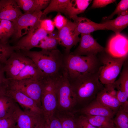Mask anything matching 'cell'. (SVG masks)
Segmentation results:
<instances>
[{"label":"cell","instance_id":"cell-1","mask_svg":"<svg viewBox=\"0 0 128 128\" xmlns=\"http://www.w3.org/2000/svg\"><path fill=\"white\" fill-rule=\"evenodd\" d=\"M35 64L43 77L55 79L64 71V54L57 49L20 51Z\"/></svg>","mask_w":128,"mask_h":128},{"label":"cell","instance_id":"cell-2","mask_svg":"<svg viewBox=\"0 0 128 128\" xmlns=\"http://www.w3.org/2000/svg\"><path fill=\"white\" fill-rule=\"evenodd\" d=\"M101 67L96 72L82 74L69 79L77 104H85L86 105L103 89L99 79Z\"/></svg>","mask_w":128,"mask_h":128},{"label":"cell","instance_id":"cell-3","mask_svg":"<svg viewBox=\"0 0 128 128\" xmlns=\"http://www.w3.org/2000/svg\"><path fill=\"white\" fill-rule=\"evenodd\" d=\"M102 66L97 56L64 54V66L69 79L82 74L98 71Z\"/></svg>","mask_w":128,"mask_h":128},{"label":"cell","instance_id":"cell-4","mask_svg":"<svg viewBox=\"0 0 128 128\" xmlns=\"http://www.w3.org/2000/svg\"><path fill=\"white\" fill-rule=\"evenodd\" d=\"M97 56L102 64L99 77L100 81L104 85L113 84L124 63L128 59V56L115 58L105 51L98 54Z\"/></svg>","mask_w":128,"mask_h":128},{"label":"cell","instance_id":"cell-5","mask_svg":"<svg viewBox=\"0 0 128 128\" xmlns=\"http://www.w3.org/2000/svg\"><path fill=\"white\" fill-rule=\"evenodd\" d=\"M55 83L57 107L63 111L71 110L77 104V102L65 69L61 75L55 79Z\"/></svg>","mask_w":128,"mask_h":128},{"label":"cell","instance_id":"cell-6","mask_svg":"<svg viewBox=\"0 0 128 128\" xmlns=\"http://www.w3.org/2000/svg\"><path fill=\"white\" fill-rule=\"evenodd\" d=\"M41 98V109L44 117L49 119L54 115L57 107L55 79L43 77Z\"/></svg>","mask_w":128,"mask_h":128},{"label":"cell","instance_id":"cell-7","mask_svg":"<svg viewBox=\"0 0 128 128\" xmlns=\"http://www.w3.org/2000/svg\"><path fill=\"white\" fill-rule=\"evenodd\" d=\"M42 16L41 11L24 13L17 19L12 22L14 31L13 36L14 40L18 41L29 33L38 23Z\"/></svg>","mask_w":128,"mask_h":128},{"label":"cell","instance_id":"cell-8","mask_svg":"<svg viewBox=\"0 0 128 128\" xmlns=\"http://www.w3.org/2000/svg\"><path fill=\"white\" fill-rule=\"evenodd\" d=\"M42 78L40 79H29L18 81L9 80L14 86L33 99L41 109Z\"/></svg>","mask_w":128,"mask_h":128},{"label":"cell","instance_id":"cell-9","mask_svg":"<svg viewBox=\"0 0 128 128\" xmlns=\"http://www.w3.org/2000/svg\"><path fill=\"white\" fill-rule=\"evenodd\" d=\"M32 62L20 51H15L7 59L4 65L6 78L9 79L15 80L24 67Z\"/></svg>","mask_w":128,"mask_h":128},{"label":"cell","instance_id":"cell-10","mask_svg":"<svg viewBox=\"0 0 128 128\" xmlns=\"http://www.w3.org/2000/svg\"><path fill=\"white\" fill-rule=\"evenodd\" d=\"M48 34L40 27L39 22L29 33L17 41L14 46L16 48V51L30 50L36 47Z\"/></svg>","mask_w":128,"mask_h":128},{"label":"cell","instance_id":"cell-11","mask_svg":"<svg viewBox=\"0 0 128 128\" xmlns=\"http://www.w3.org/2000/svg\"><path fill=\"white\" fill-rule=\"evenodd\" d=\"M5 93L12 98L24 111L42 114L41 109L35 102L14 86L9 80Z\"/></svg>","mask_w":128,"mask_h":128},{"label":"cell","instance_id":"cell-12","mask_svg":"<svg viewBox=\"0 0 128 128\" xmlns=\"http://www.w3.org/2000/svg\"><path fill=\"white\" fill-rule=\"evenodd\" d=\"M81 34L78 46L70 53L78 56H92L105 51V48L100 45L91 34Z\"/></svg>","mask_w":128,"mask_h":128},{"label":"cell","instance_id":"cell-13","mask_svg":"<svg viewBox=\"0 0 128 128\" xmlns=\"http://www.w3.org/2000/svg\"><path fill=\"white\" fill-rule=\"evenodd\" d=\"M75 28L74 23L69 20L66 25L58 31V44L65 48V55L69 54L72 47L80 41V38L76 35Z\"/></svg>","mask_w":128,"mask_h":128},{"label":"cell","instance_id":"cell-14","mask_svg":"<svg viewBox=\"0 0 128 128\" xmlns=\"http://www.w3.org/2000/svg\"><path fill=\"white\" fill-rule=\"evenodd\" d=\"M16 118L15 128H39L45 121L43 114L26 112L20 107L16 112Z\"/></svg>","mask_w":128,"mask_h":128},{"label":"cell","instance_id":"cell-15","mask_svg":"<svg viewBox=\"0 0 128 128\" xmlns=\"http://www.w3.org/2000/svg\"><path fill=\"white\" fill-rule=\"evenodd\" d=\"M128 39L120 33L115 34L109 41L105 51L113 57L128 56Z\"/></svg>","mask_w":128,"mask_h":128},{"label":"cell","instance_id":"cell-16","mask_svg":"<svg viewBox=\"0 0 128 128\" xmlns=\"http://www.w3.org/2000/svg\"><path fill=\"white\" fill-rule=\"evenodd\" d=\"M72 19L75 25V33L78 36L80 34H90L96 31L106 30L104 24L95 23L86 17L76 15Z\"/></svg>","mask_w":128,"mask_h":128},{"label":"cell","instance_id":"cell-17","mask_svg":"<svg viewBox=\"0 0 128 128\" xmlns=\"http://www.w3.org/2000/svg\"><path fill=\"white\" fill-rule=\"evenodd\" d=\"M83 115L103 116L114 119L115 113L111 110L102 105L95 99L80 110Z\"/></svg>","mask_w":128,"mask_h":128},{"label":"cell","instance_id":"cell-18","mask_svg":"<svg viewBox=\"0 0 128 128\" xmlns=\"http://www.w3.org/2000/svg\"><path fill=\"white\" fill-rule=\"evenodd\" d=\"M23 14L15 0H6L0 10V19L12 22Z\"/></svg>","mask_w":128,"mask_h":128},{"label":"cell","instance_id":"cell-19","mask_svg":"<svg viewBox=\"0 0 128 128\" xmlns=\"http://www.w3.org/2000/svg\"><path fill=\"white\" fill-rule=\"evenodd\" d=\"M19 107L10 96L6 93L0 94V118L15 114Z\"/></svg>","mask_w":128,"mask_h":128},{"label":"cell","instance_id":"cell-20","mask_svg":"<svg viewBox=\"0 0 128 128\" xmlns=\"http://www.w3.org/2000/svg\"><path fill=\"white\" fill-rule=\"evenodd\" d=\"M105 25L106 30L113 31L115 34L120 33L128 25V10L118 15L112 20H107L102 23Z\"/></svg>","mask_w":128,"mask_h":128},{"label":"cell","instance_id":"cell-21","mask_svg":"<svg viewBox=\"0 0 128 128\" xmlns=\"http://www.w3.org/2000/svg\"><path fill=\"white\" fill-rule=\"evenodd\" d=\"M19 7L24 13L41 11L47 7L50 0H15Z\"/></svg>","mask_w":128,"mask_h":128},{"label":"cell","instance_id":"cell-22","mask_svg":"<svg viewBox=\"0 0 128 128\" xmlns=\"http://www.w3.org/2000/svg\"><path fill=\"white\" fill-rule=\"evenodd\" d=\"M95 99L102 105L112 110L115 114L119 108L120 104L117 98L107 93L104 87L98 93Z\"/></svg>","mask_w":128,"mask_h":128},{"label":"cell","instance_id":"cell-23","mask_svg":"<svg viewBox=\"0 0 128 128\" xmlns=\"http://www.w3.org/2000/svg\"><path fill=\"white\" fill-rule=\"evenodd\" d=\"M92 0H70L65 14L70 18L83 13L90 5Z\"/></svg>","mask_w":128,"mask_h":128},{"label":"cell","instance_id":"cell-24","mask_svg":"<svg viewBox=\"0 0 128 128\" xmlns=\"http://www.w3.org/2000/svg\"><path fill=\"white\" fill-rule=\"evenodd\" d=\"M43 77L40 70L32 61L24 67L14 80L29 79H40Z\"/></svg>","mask_w":128,"mask_h":128},{"label":"cell","instance_id":"cell-25","mask_svg":"<svg viewBox=\"0 0 128 128\" xmlns=\"http://www.w3.org/2000/svg\"><path fill=\"white\" fill-rule=\"evenodd\" d=\"M84 115L93 126L99 128H112L115 126L113 119L103 116Z\"/></svg>","mask_w":128,"mask_h":128},{"label":"cell","instance_id":"cell-26","mask_svg":"<svg viewBox=\"0 0 128 128\" xmlns=\"http://www.w3.org/2000/svg\"><path fill=\"white\" fill-rule=\"evenodd\" d=\"M70 0H51L47 7L42 12V16H45L53 12L62 13L65 14Z\"/></svg>","mask_w":128,"mask_h":128},{"label":"cell","instance_id":"cell-27","mask_svg":"<svg viewBox=\"0 0 128 128\" xmlns=\"http://www.w3.org/2000/svg\"><path fill=\"white\" fill-rule=\"evenodd\" d=\"M123 68L118 79L114 83L115 89L125 92L128 94V61L124 63Z\"/></svg>","mask_w":128,"mask_h":128},{"label":"cell","instance_id":"cell-28","mask_svg":"<svg viewBox=\"0 0 128 128\" xmlns=\"http://www.w3.org/2000/svg\"><path fill=\"white\" fill-rule=\"evenodd\" d=\"M14 32L12 22L0 19V41L4 43H8L9 39L13 36Z\"/></svg>","mask_w":128,"mask_h":128},{"label":"cell","instance_id":"cell-29","mask_svg":"<svg viewBox=\"0 0 128 128\" xmlns=\"http://www.w3.org/2000/svg\"><path fill=\"white\" fill-rule=\"evenodd\" d=\"M58 31H54L42 40L36 47L42 50H52L56 49L58 44L57 38Z\"/></svg>","mask_w":128,"mask_h":128},{"label":"cell","instance_id":"cell-30","mask_svg":"<svg viewBox=\"0 0 128 128\" xmlns=\"http://www.w3.org/2000/svg\"><path fill=\"white\" fill-rule=\"evenodd\" d=\"M16 50L15 47L10 45L9 43L0 41V64L5 65L11 54Z\"/></svg>","mask_w":128,"mask_h":128},{"label":"cell","instance_id":"cell-31","mask_svg":"<svg viewBox=\"0 0 128 128\" xmlns=\"http://www.w3.org/2000/svg\"><path fill=\"white\" fill-rule=\"evenodd\" d=\"M116 128H128V113L119 107L113 119Z\"/></svg>","mask_w":128,"mask_h":128},{"label":"cell","instance_id":"cell-32","mask_svg":"<svg viewBox=\"0 0 128 128\" xmlns=\"http://www.w3.org/2000/svg\"><path fill=\"white\" fill-rule=\"evenodd\" d=\"M128 10V0H122L118 4L114 11L110 15L103 18L104 19L110 20L115 15H119Z\"/></svg>","mask_w":128,"mask_h":128},{"label":"cell","instance_id":"cell-33","mask_svg":"<svg viewBox=\"0 0 128 128\" xmlns=\"http://www.w3.org/2000/svg\"><path fill=\"white\" fill-rule=\"evenodd\" d=\"M60 120L62 128H77L75 118L73 116H57Z\"/></svg>","mask_w":128,"mask_h":128},{"label":"cell","instance_id":"cell-34","mask_svg":"<svg viewBox=\"0 0 128 128\" xmlns=\"http://www.w3.org/2000/svg\"><path fill=\"white\" fill-rule=\"evenodd\" d=\"M16 112L13 115L0 118V128H15L16 122Z\"/></svg>","mask_w":128,"mask_h":128},{"label":"cell","instance_id":"cell-35","mask_svg":"<svg viewBox=\"0 0 128 128\" xmlns=\"http://www.w3.org/2000/svg\"><path fill=\"white\" fill-rule=\"evenodd\" d=\"M117 98L119 102L120 108L128 113V94L119 90L117 91Z\"/></svg>","mask_w":128,"mask_h":128},{"label":"cell","instance_id":"cell-36","mask_svg":"<svg viewBox=\"0 0 128 128\" xmlns=\"http://www.w3.org/2000/svg\"><path fill=\"white\" fill-rule=\"evenodd\" d=\"M4 65L0 64V94L5 93L9 83V80L5 75Z\"/></svg>","mask_w":128,"mask_h":128},{"label":"cell","instance_id":"cell-37","mask_svg":"<svg viewBox=\"0 0 128 128\" xmlns=\"http://www.w3.org/2000/svg\"><path fill=\"white\" fill-rule=\"evenodd\" d=\"M40 27L49 34L54 31L55 26L53 21L50 19H41L39 22Z\"/></svg>","mask_w":128,"mask_h":128},{"label":"cell","instance_id":"cell-38","mask_svg":"<svg viewBox=\"0 0 128 128\" xmlns=\"http://www.w3.org/2000/svg\"><path fill=\"white\" fill-rule=\"evenodd\" d=\"M68 20L60 13H58L53 21L55 27L59 31L66 25Z\"/></svg>","mask_w":128,"mask_h":128},{"label":"cell","instance_id":"cell-39","mask_svg":"<svg viewBox=\"0 0 128 128\" xmlns=\"http://www.w3.org/2000/svg\"><path fill=\"white\" fill-rule=\"evenodd\" d=\"M75 122L77 128H99L91 124L83 114L75 118Z\"/></svg>","mask_w":128,"mask_h":128},{"label":"cell","instance_id":"cell-40","mask_svg":"<svg viewBox=\"0 0 128 128\" xmlns=\"http://www.w3.org/2000/svg\"><path fill=\"white\" fill-rule=\"evenodd\" d=\"M114 0H94L91 6L92 9L102 8L115 2Z\"/></svg>","mask_w":128,"mask_h":128},{"label":"cell","instance_id":"cell-41","mask_svg":"<svg viewBox=\"0 0 128 128\" xmlns=\"http://www.w3.org/2000/svg\"><path fill=\"white\" fill-rule=\"evenodd\" d=\"M49 120V128H62L60 121L57 116L54 115Z\"/></svg>","mask_w":128,"mask_h":128},{"label":"cell","instance_id":"cell-42","mask_svg":"<svg viewBox=\"0 0 128 128\" xmlns=\"http://www.w3.org/2000/svg\"><path fill=\"white\" fill-rule=\"evenodd\" d=\"M45 122L43 128H49L48 119L45 118Z\"/></svg>","mask_w":128,"mask_h":128},{"label":"cell","instance_id":"cell-43","mask_svg":"<svg viewBox=\"0 0 128 128\" xmlns=\"http://www.w3.org/2000/svg\"><path fill=\"white\" fill-rule=\"evenodd\" d=\"M6 0H0V10L5 3Z\"/></svg>","mask_w":128,"mask_h":128},{"label":"cell","instance_id":"cell-44","mask_svg":"<svg viewBox=\"0 0 128 128\" xmlns=\"http://www.w3.org/2000/svg\"><path fill=\"white\" fill-rule=\"evenodd\" d=\"M44 121V122L40 126V127H39V128H43Z\"/></svg>","mask_w":128,"mask_h":128},{"label":"cell","instance_id":"cell-45","mask_svg":"<svg viewBox=\"0 0 128 128\" xmlns=\"http://www.w3.org/2000/svg\"><path fill=\"white\" fill-rule=\"evenodd\" d=\"M112 128H116V127L115 126L114 127H113Z\"/></svg>","mask_w":128,"mask_h":128}]
</instances>
